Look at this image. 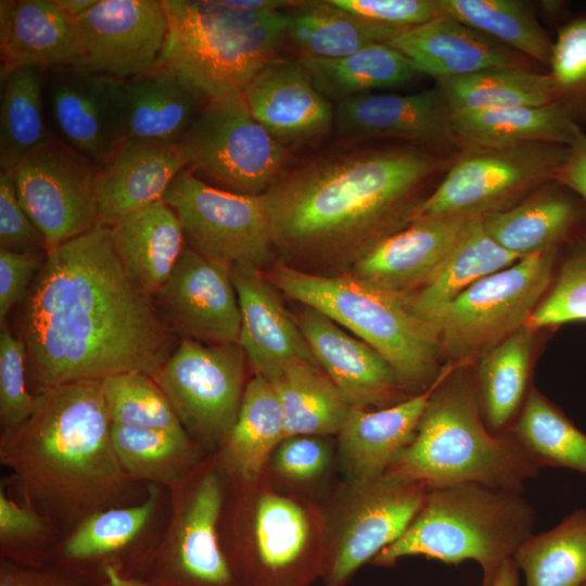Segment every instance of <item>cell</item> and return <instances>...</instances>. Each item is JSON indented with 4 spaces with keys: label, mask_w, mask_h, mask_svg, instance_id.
<instances>
[{
    "label": "cell",
    "mask_w": 586,
    "mask_h": 586,
    "mask_svg": "<svg viewBox=\"0 0 586 586\" xmlns=\"http://www.w3.org/2000/svg\"><path fill=\"white\" fill-rule=\"evenodd\" d=\"M318 89L335 103L374 89L407 84L420 73L397 49L375 43L340 59L300 56Z\"/></svg>",
    "instance_id": "39"
},
{
    "label": "cell",
    "mask_w": 586,
    "mask_h": 586,
    "mask_svg": "<svg viewBox=\"0 0 586 586\" xmlns=\"http://www.w3.org/2000/svg\"><path fill=\"white\" fill-rule=\"evenodd\" d=\"M582 586H586V583L584 585H582Z\"/></svg>",
    "instance_id": "60"
},
{
    "label": "cell",
    "mask_w": 586,
    "mask_h": 586,
    "mask_svg": "<svg viewBox=\"0 0 586 586\" xmlns=\"http://www.w3.org/2000/svg\"><path fill=\"white\" fill-rule=\"evenodd\" d=\"M459 149L364 148L284 170L264 193L276 252L288 265L352 266L410 224L424 189Z\"/></svg>",
    "instance_id": "2"
},
{
    "label": "cell",
    "mask_w": 586,
    "mask_h": 586,
    "mask_svg": "<svg viewBox=\"0 0 586 586\" xmlns=\"http://www.w3.org/2000/svg\"><path fill=\"white\" fill-rule=\"evenodd\" d=\"M231 277L241 310L239 345L255 374L272 378L291 362H316L302 330L265 272L232 265Z\"/></svg>",
    "instance_id": "24"
},
{
    "label": "cell",
    "mask_w": 586,
    "mask_h": 586,
    "mask_svg": "<svg viewBox=\"0 0 586 586\" xmlns=\"http://www.w3.org/2000/svg\"><path fill=\"white\" fill-rule=\"evenodd\" d=\"M27 351L7 322L0 331V420L4 431L12 430L30 416L35 396L26 386Z\"/></svg>",
    "instance_id": "50"
},
{
    "label": "cell",
    "mask_w": 586,
    "mask_h": 586,
    "mask_svg": "<svg viewBox=\"0 0 586 586\" xmlns=\"http://www.w3.org/2000/svg\"><path fill=\"white\" fill-rule=\"evenodd\" d=\"M485 231L520 258L558 250L585 234L586 202L549 181L514 206L482 219Z\"/></svg>",
    "instance_id": "27"
},
{
    "label": "cell",
    "mask_w": 586,
    "mask_h": 586,
    "mask_svg": "<svg viewBox=\"0 0 586 586\" xmlns=\"http://www.w3.org/2000/svg\"><path fill=\"white\" fill-rule=\"evenodd\" d=\"M557 251L522 257L458 295L435 322L442 358L467 366L525 326L551 284Z\"/></svg>",
    "instance_id": "11"
},
{
    "label": "cell",
    "mask_w": 586,
    "mask_h": 586,
    "mask_svg": "<svg viewBox=\"0 0 586 586\" xmlns=\"http://www.w3.org/2000/svg\"><path fill=\"white\" fill-rule=\"evenodd\" d=\"M243 99L251 115L284 146L333 130L334 106L300 60H270L250 81Z\"/></svg>",
    "instance_id": "23"
},
{
    "label": "cell",
    "mask_w": 586,
    "mask_h": 586,
    "mask_svg": "<svg viewBox=\"0 0 586 586\" xmlns=\"http://www.w3.org/2000/svg\"><path fill=\"white\" fill-rule=\"evenodd\" d=\"M332 463L328 437L295 435L277 446L264 474L284 491L317 499L315 493L326 484Z\"/></svg>",
    "instance_id": "47"
},
{
    "label": "cell",
    "mask_w": 586,
    "mask_h": 586,
    "mask_svg": "<svg viewBox=\"0 0 586 586\" xmlns=\"http://www.w3.org/2000/svg\"><path fill=\"white\" fill-rule=\"evenodd\" d=\"M111 440L123 470L132 479L178 484L203 461V448L184 429L112 423Z\"/></svg>",
    "instance_id": "38"
},
{
    "label": "cell",
    "mask_w": 586,
    "mask_h": 586,
    "mask_svg": "<svg viewBox=\"0 0 586 586\" xmlns=\"http://www.w3.org/2000/svg\"><path fill=\"white\" fill-rule=\"evenodd\" d=\"M246 361L239 343L180 340L152 375L202 448H219L233 426L247 383Z\"/></svg>",
    "instance_id": "12"
},
{
    "label": "cell",
    "mask_w": 586,
    "mask_h": 586,
    "mask_svg": "<svg viewBox=\"0 0 586 586\" xmlns=\"http://www.w3.org/2000/svg\"><path fill=\"white\" fill-rule=\"evenodd\" d=\"M405 29L381 25L323 1H301L288 12L285 40L300 56L340 59Z\"/></svg>",
    "instance_id": "36"
},
{
    "label": "cell",
    "mask_w": 586,
    "mask_h": 586,
    "mask_svg": "<svg viewBox=\"0 0 586 586\" xmlns=\"http://www.w3.org/2000/svg\"><path fill=\"white\" fill-rule=\"evenodd\" d=\"M510 431L540 468L586 474V434L537 390H530Z\"/></svg>",
    "instance_id": "44"
},
{
    "label": "cell",
    "mask_w": 586,
    "mask_h": 586,
    "mask_svg": "<svg viewBox=\"0 0 586 586\" xmlns=\"http://www.w3.org/2000/svg\"><path fill=\"white\" fill-rule=\"evenodd\" d=\"M0 586H73V584L58 572L2 564Z\"/></svg>",
    "instance_id": "56"
},
{
    "label": "cell",
    "mask_w": 586,
    "mask_h": 586,
    "mask_svg": "<svg viewBox=\"0 0 586 586\" xmlns=\"http://www.w3.org/2000/svg\"><path fill=\"white\" fill-rule=\"evenodd\" d=\"M387 44L435 81L496 67L537 69L532 60L446 15L405 29Z\"/></svg>",
    "instance_id": "25"
},
{
    "label": "cell",
    "mask_w": 586,
    "mask_h": 586,
    "mask_svg": "<svg viewBox=\"0 0 586 586\" xmlns=\"http://www.w3.org/2000/svg\"><path fill=\"white\" fill-rule=\"evenodd\" d=\"M519 259L518 255L499 245L479 220L437 273L417 291L403 296L417 316L435 326L443 310L469 286Z\"/></svg>",
    "instance_id": "37"
},
{
    "label": "cell",
    "mask_w": 586,
    "mask_h": 586,
    "mask_svg": "<svg viewBox=\"0 0 586 586\" xmlns=\"http://www.w3.org/2000/svg\"><path fill=\"white\" fill-rule=\"evenodd\" d=\"M519 569L513 559L507 560L488 586H519Z\"/></svg>",
    "instance_id": "57"
},
{
    "label": "cell",
    "mask_w": 586,
    "mask_h": 586,
    "mask_svg": "<svg viewBox=\"0 0 586 586\" xmlns=\"http://www.w3.org/2000/svg\"><path fill=\"white\" fill-rule=\"evenodd\" d=\"M17 330L39 391L128 371L153 375L177 346L102 224L47 252Z\"/></svg>",
    "instance_id": "1"
},
{
    "label": "cell",
    "mask_w": 586,
    "mask_h": 586,
    "mask_svg": "<svg viewBox=\"0 0 586 586\" xmlns=\"http://www.w3.org/2000/svg\"><path fill=\"white\" fill-rule=\"evenodd\" d=\"M479 220L422 218L390 234L348 269V273L382 290L406 295L428 283Z\"/></svg>",
    "instance_id": "22"
},
{
    "label": "cell",
    "mask_w": 586,
    "mask_h": 586,
    "mask_svg": "<svg viewBox=\"0 0 586 586\" xmlns=\"http://www.w3.org/2000/svg\"><path fill=\"white\" fill-rule=\"evenodd\" d=\"M284 438L279 399L271 384L254 373L246 383L235 422L219 447V461L229 477L255 481Z\"/></svg>",
    "instance_id": "33"
},
{
    "label": "cell",
    "mask_w": 586,
    "mask_h": 586,
    "mask_svg": "<svg viewBox=\"0 0 586 586\" xmlns=\"http://www.w3.org/2000/svg\"><path fill=\"white\" fill-rule=\"evenodd\" d=\"M207 99L175 68L157 63L122 80L126 139L179 143Z\"/></svg>",
    "instance_id": "29"
},
{
    "label": "cell",
    "mask_w": 586,
    "mask_h": 586,
    "mask_svg": "<svg viewBox=\"0 0 586 586\" xmlns=\"http://www.w3.org/2000/svg\"><path fill=\"white\" fill-rule=\"evenodd\" d=\"M97 171L92 163L55 139L13 169L20 202L48 251L100 224Z\"/></svg>",
    "instance_id": "16"
},
{
    "label": "cell",
    "mask_w": 586,
    "mask_h": 586,
    "mask_svg": "<svg viewBox=\"0 0 586 586\" xmlns=\"http://www.w3.org/2000/svg\"><path fill=\"white\" fill-rule=\"evenodd\" d=\"M188 168L180 143L125 139L98 169L95 191L100 224L163 200L179 173Z\"/></svg>",
    "instance_id": "26"
},
{
    "label": "cell",
    "mask_w": 586,
    "mask_h": 586,
    "mask_svg": "<svg viewBox=\"0 0 586 586\" xmlns=\"http://www.w3.org/2000/svg\"><path fill=\"white\" fill-rule=\"evenodd\" d=\"M44 522L35 510L23 508L0 492V537L2 545L13 546L40 534Z\"/></svg>",
    "instance_id": "54"
},
{
    "label": "cell",
    "mask_w": 586,
    "mask_h": 586,
    "mask_svg": "<svg viewBox=\"0 0 586 586\" xmlns=\"http://www.w3.org/2000/svg\"><path fill=\"white\" fill-rule=\"evenodd\" d=\"M47 253L0 249V323L12 308L24 302Z\"/></svg>",
    "instance_id": "53"
},
{
    "label": "cell",
    "mask_w": 586,
    "mask_h": 586,
    "mask_svg": "<svg viewBox=\"0 0 586 586\" xmlns=\"http://www.w3.org/2000/svg\"><path fill=\"white\" fill-rule=\"evenodd\" d=\"M111 424L100 381L40 390L28 419L3 432L1 461L33 506L79 524L114 502L127 485Z\"/></svg>",
    "instance_id": "3"
},
{
    "label": "cell",
    "mask_w": 586,
    "mask_h": 586,
    "mask_svg": "<svg viewBox=\"0 0 586 586\" xmlns=\"http://www.w3.org/2000/svg\"><path fill=\"white\" fill-rule=\"evenodd\" d=\"M225 474L216 456L202 461L182 482L175 537L152 562L148 582L155 586H243L220 540Z\"/></svg>",
    "instance_id": "15"
},
{
    "label": "cell",
    "mask_w": 586,
    "mask_h": 586,
    "mask_svg": "<svg viewBox=\"0 0 586 586\" xmlns=\"http://www.w3.org/2000/svg\"><path fill=\"white\" fill-rule=\"evenodd\" d=\"M163 201L178 216L186 245L230 265L263 270L276 249L264 194L214 188L190 168L173 180Z\"/></svg>",
    "instance_id": "14"
},
{
    "label": "cell",
    "mask_w": 586,
    "mask_h": 586,
    "mask_svg": "<svg viewBox=\"0 0 586 586\" xmlns=\"http://www.w3.org/2000/svg\"><path fill=\"white\" fill-rule=\"evenodd\" d=\"M453 112L434 87L411 94L364 93L335 103L333 131L342 139H390L433 149H459Z\"/></svg>",
    "instance_id": "20"
},
{
    "label": "cell",
    "mask_w": 586,
    "mask_h": 586,
    "mask_svg": "<svg viewBox=\"0 0 586 586\" xmlns=\"http://www.w3.org/2000/svg\"><path fill=\"white\" fill-rule=\"evenodd\" d=\"M98 0H55L58 7L69 16L77 18L86 13Z\"/></svg>",
    "instance_id": "59"
},
{
    "label": "cell",
    "mask_w": 586,
    "mask_h": 586,
    "mask_svg": "<svg viewBox=\"0 0 586 586\" xmlns=\"http://www.w3.org/2000/svg\"><path fill=\"white\" fill-rule=\"evenodd\" d=\"M513 560L524 586H582L586 583V510L579 509L555 527L532 535Z\"/></svg>",
    "instance_id": "43"
},
{
    "label": "cell",
    "mask_w": 586,
    "mask_h": 586,
    "mask_svg": "<svg viewBox=\"0 0 586 586\" xmlns=\"http://www.w3.org/2000/svg\"><path fill=\"white\" fill-rule=\"evenodd\" d=\"M156 491L137 506L107 508L81 521L66 539L61 561L68 568L99 566V574L115 570L113 557L128 546L149 522L155 505ZM116 571V570H115Z\"/></svg>",
    "instance_id": "45"
},
{
    "label": "cell",
    "mask_w": 586,
    "mask_h": 586,
    "mask_svg": "<svg viewBox=\"0 0 586 586\" xmlns=\"http://www.w3.org/2000/svg\"><path fill=\"white\" fill-rule=\"evenodd\" d=\"M569 146L525 143L461 146L435 188L412 211L422 218H472L506 211L555 180Z\"/></svg>",
    "instance_id": "9"
},
{
    "label": "cell",
    "mask_w": 586,
    "mask_h": 586,
    "mask_svg": "<svg viewBox=\"0 0 586 586\" xmlns=\"http://www.w3.org/2000/svg\"><path fill=\"white\" fill-rule=\"evenodd\" d=\"M341 10L377 24L408 29L438 15L436 0H328Z\"/></svg>",
    "instance_id": "52"
},
{
    "label": "cell",
    "mask_w": 586,
    "mask_h": 586,
    "mask_svg": "<svg viewBox=\"0 0 586 586\" xmlns=\"http://www.w3.org/2000/svg\"><path fill=\"white\" fill-rule=\"evenodd\" d=\"M231 481L220 540L242 585L313 586L323 564L321 501L284 491L266 474Z\"/></svg>",
    "instance_id": "7"
},
{
    "label": "cell",
    "mask_w": 586,
    "mask_h": 586,
    "mask_svg": "<svg viewBox=\"0 0 586 586\" xmlns=\"http://www.w3.org/2000/svg\"><path fill=\"white\" fill-rule=\"evenodd\" d=\"M0 249L47 253L46 240L17 196L13 170H0Z\"/></svg>",
    "instance_id": "51"
},
{
    "label": "cell",
    "mask_w": 586,
    "mask_h": 586,
    "mask_svg": "<svg viewBox=\"0 0 586 586\" xmlns=\"http://www.w3.org/2000/svg\"><path fill=\"white\" fill-rule=\"evenodd\" d=\"M169 29L158 63L207 100L243 97L285 41L286 11H246L221 0H162Z\"/></svg>",
    "instance_id": "8"
},
{
    "label": "cell",
    "mask_w": 586,
    "mask_h": 586,
    "mask_svg": "<svg viewBox=\"0 0 586 586\" xmlns=\"http://www.w3.org/2000/svg\"><path fill=\"white\" fill-rule=\"evenodd\" d=\"M570 247L555 282L525 322L534 332L586 321V233L571 242Z\"/></svg>",
    "instance_id": "49"
},
{
    "label": "cell",
    "mask_w": 586,
    "mask_h": 586,
    "mask_svg": "<svg viewBox=\"0 0 586 586\" xmlns=\"http://www.w3.org/2000/svg\"><path fill=\"white\" fill-rule=\"evenodd\" d=\"M179 143L188 168L234 193L264 194L284 171L285 146L251 115L243 97L207 100Z\"/></svg>",
    "instance_id": "13"
},
{
    "label": "cell",
    "mask_w": 586,
    "mask_h": 586,
    "mask_svg": "<svg viewBox=\"0 0 586 586\" xmlns=\"http://www.w3.org/2000/svg\"><path fill=\"white\" fill-rule=\"evenodd\" d=\"M115 251L132 282L154 297L169 278L186 240L181 222L163 200L110 226Z\"/></svg>",
    "instance_id": "31"
},
{
    "label": "cell",
    "mask_w": 586,
    "mask_h": 586,
    "mask_svg": "<svg viewBox=\"0 0 586 586\" xmlns=\"http://www.w3.org/2000/svg\"><path fill=\"white\" fill-rule=\"evenodd\" d=\"M104 405L114 424L183 429L168 398L152 375L128 371L100 381Z\"/></svg>",
    "instance_id": "46"
},
{
    "label": "cell",
    "mask_w": 586,
    "mask_h": 586,
    "mask_svg": "<svg viewBox=\"0 0 586 586\" xmlns=\"http://www.w3.org/2000/svg\"><path fill=\"white\" fill-rule=\"evenodd\" d=\"M428 489L383 474L344 481L321 502L324 519L322 586H347L355 573L399 538Z\"/></svg>",
    "instance_id": "10"
},
{
    "label": "cell",
    "mask_w": 586,
    "mask_h": 586,
    "mask_svg": "<svg viewBox=\"0 0 586 586\" xmlns=\"http://www.w3.org/2000/svg\"><path fill=\"white\" fill-rule=\"evenodd\" d=\"M548 68L555 102L578 125H586V17L558 28Z\"/></svg>",
    "instance_id": "48"
},
{
    "label": "cell",
    "mask_w": 586,
    "mask_h": 586,
    "mask_svg": "<svg viewBox=\"0 0 586 586\" xmlns=\"http://www.w3.org/2000/svg\"><path fill=\"white\" fill-rule=\"evenodd\" d=\"M76 21L84 69L120 80L156 66L169 29L162 0H98Z\"/></svg>",
    "instance_id": "19"
},
{
    "label": "cell",
    "mask_w": 586,
    "mask_h": 586,
    "mask_svg": "<svg viewBox=\"0 0 586 586\" xmlns=\"http://www.w3.org/2000/svg\"><path fill=\"white\" fill-rule=\"evenodd\" d=\"M555 180L586 202V133L569 146L568 155Z\"/></svg>",
    "instance_id": "55"
},
{
    "label": "cell",
    "mask_w": 586,
    "mask_h": 586,
    "mask_svg": "<svg viewBox=\"0 0 586 586\" xmlns=\"http://www.w3.org/2000/svg\"><path fill=\"white\" fill-rule=\"evenodd\" d=\"M283 412L285 437L337 435L352 408L315 362L300 360L267 380Z\"/></svg>",
    "instance_id": "35"
},
{
    "label": "cell",
    "mask_w": 586,
    "mask_h": 586,
    "mask_svg": "<svg viewBox=\"0 0 586 586\" xmlns=\"http://www.w3.org/2000/svg\"><path fill=\"white\" fill-rule=\"evenodd\" d=\"M437 381L426 391L388 407L352 408L336 435L345 481H366L385 474L412 442Z\"/></svg>",
    "instance_id": "28"
},
{
    "label": "cell",
    "mask_w": 586,
    "mask_h": 586,
    "mask_svg": "<svg viewBox=\"0 0 586 586\" xmlns=\"http://www.w3.org/2000/svg\"><path fill=\"white\" fill-rule=\"evenodd\" d=\"M295 319L317 365L351 407L380 409L411 396L375 349L321 311L304 306Z\"/></svg>",
    "instance_id": "21"
},
{
    "label": "cell",
    "mask_w": 586,
    "mask_h": 586,
    "mask_svg": "<svg viewBox=\"0 0 586 586\" xmlns=\"http://www.w3.org/2000/svg\"><path fill=\"white\" fill-rule=\"evenodd\" d=\"M451 128L461 146L552 143L571 146L585 132L557 102L453 113Z\"/></svg>",
    "instance_id": "32"
},
{
    "label": "cell",
    "mask_w": 586,
    "mask_h": 586,
    "mask_svg": "<svg viewBox=\"0 0 586 586\" xmlns=\"http://www.w3.org/2000/svg\"><path fill=\"white\" fill-rule=\"evenodd\" d=\"M0 46L1 74L24 66L46 72L84 68L78 23L55 0L15 1Z\"/></svg>",
    "instance_id": "30"
},
{
    "label": "cell",
    "mask_w": 586,
    "mask_h": 586,
    "mask_svg": "<svg viewBox=\"0 0 586 586\" xmlns=\"http://www.w3.org/2000/svg\"><path fill=\"white\" fill-rule=\"evenodd\" d=\"M265 276L280 292L321 311L375 349L409 395L437 381L443 369L438 330L417 316L403 295L348 272L320 275L283 262Z\"/></svg>",
    "instance_id": "5"
},
{
    "label": "cell",
    "mask_w": 586,
    "mask_h": 586,
    "mask_svg": "<svg viewBox=\"0 0 586 586\" xmlns=\"http://www.w3.org/2000/svg\"><path fill=\"white\" fill-rule=\"evenodd\" d=\"M453 113L479 112L555 102L548 73L522 67H496L436 81Z\"/></svg>",
    "instance_id": "42"
},
{
    "label": "cell",
    "mask_w": 586,
    "mask_h": 586,
    "mask_svg": "<svg viewBox=\"0 0 586 586\" xmlns=\"http://www.w3.org/2000/svg\"><path fill=\"white\" fill-rule=\"evenodd\" d=\"M533 334L523 326L477 359L475 388L493 434L511 430L528 395Z\"/></svg>",
    "instance_id": "34"
},
{
    "label": "cell",
    "mask_w": 586,
    "mask_h": 586,
    "mask_svg": "<svg viewBox=\"0 0 586 586\" xmlns=\"http://www.w3.org/2000/svg\"><path fill=\"white\" fill-rule=\"evenodd\" d=\"M536 512L522 493L479 483L428 491L407 530L371 563L390 568L406 557L446 564L476 561L488 586L501 565L533 535Z\"/></svg>",
    "instance_id": "6"
},
{
    "label": "cell",
    "mask_w": 586,
    "mask_h": 586,
    "mask_svg": "<svg viewBox=\"0 0 586 586\" xmlns=\"http://www.w3.org/2000/svg\"><path fill=\"white\" fill-rule=\"evenodd\" d=\"M464 368L443 367L412 442L385 474L428 491L479 483L522 493L540 467L511 431L487 429L474 375Z\"/></svg>",
    "instance_id": "4"
},
{
    "label": "cell",
    "mask_w": 586,
    "mask_h": 586,
    "mask_svg": "<svg viewBox=\"0 0 586 586\" xmlns=\"http://www.w3.org/2000/svg\"><path fill=\"white\" fill-rule=\"evenodd\" d=\"M102 579L101 586H155L148 581L124 576L115 570H107Z\"/></svg>",
    "instance_id": "58"
},
{
    "label": "cell",
    "mask_w": 586,
    "mask_h": 586,
    "mask_svg": "<svg viewBox=\"0 0 586 586\" xmlns=\"http://www.w3.org/2000/svg\"><path fill=\"white\" fill-rule=\"evenodd\" d=\"M231 266L186 245L153 297L175 336L209 344L239 343L241 310Z\"/></svg>",
    "instance_id": "17"
},
{
    "label": "cell",
    "mask_w": 586,
    "mask_h": 586,
    "mask_svg": "<svg viewBox=\"0 0 586 586\" xmlns=\"http://www.w3.org/2000/svg\"><path fill=\"white\" fill-rule=\"evenodd\" d=\"M441 15L453 17L549 67L553 40L535 11L520 0H436Z\"/></svg>",
    "instance_id": "41"
},
{
    "label": "cell",
    "mask_w": 586,
    "mask_h": 586,
    "mask_svg": "<svg viewBox=\"0 0 586 586\" xmlns=\"http://www.w3.org/2000/svg\"><path fill=\"white\" fill-rule=\"evenodd\" d=\"M44 105L54 139L98 169L126 139L120 79L84 68L48 72Z\"/></svg>",
    "instance_id": "18"
},
{
    "label": "cell",
    "mask_w": 586,
    "mask_h": 586,
    "mask_svg": "<svg viewBox=\"0 0 586 586\" xmlns=\"http://www.w3.org/2000/svg\"><path fill=\"white\" fill-rule=\"evenodd\" d=\"M47 73L24 66L1 74V169L13 170L29 153L54 140L46 115Z\"/></svg>",
    "instance_id": "40"
}]
</instances>
